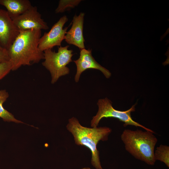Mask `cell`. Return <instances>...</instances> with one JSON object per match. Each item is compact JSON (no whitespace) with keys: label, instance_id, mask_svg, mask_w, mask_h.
<instances>
[{"label":"cell","instance_id":"obj_1","mask_svg":"<svg viewBox=\"0 0 169 169\" xmlns=\"http://www.w3.org/2000/svg\"><path fill=\"white\" fill-rule=\"evenodd\" d=\"M41 30L31 29L20 31L7 50L12 65V70L22 66L38 63L44 59V52L38 48Z\"/></svg>","mask_w":169,"mask_h":169},{"label":"cell","instance_id":"obj_2","mask_svg":"<svg viewBox=\"0 0 169 169\" xmlns=\"http://www.w3.org/2000/svg\"><path fill=\"white\" fill-rule=\"evenodd\" d=\"M66 128L73 135L75 143L88 148L91 153V163L96 169H103L100 161L97 145L100 141H107L112 130L107 127L89 128L82 125L78 120L72 117L69 120Z\"/></svg>","mask_w":169,"mask_h":169},{"label":"cell","instance_id":"obj_3","mask_svg":"<svg viewBox=\"0 0 169 169\" xmlns=\"http://www.w3.org/2000/svg\"><path fill=\"white\" fill-rule=\"evenodd\" d=\"M154 132L140 129H125L120 138L125 150L134 158L153 166L156 162L154 153L157 139Z\"/></svg>","mask_w":169,"mask_h":169},{"label":"cell","instance_id":"obj_4","mask_svg":"<svg viewBox=\"0 0 169 169\" xmlns=\"http://www.w3.org/2000/svg\"><path fill=\"white\" fill-rule=\"evenodd\" d=\"M69 45L58 47L57 52L52 49L44 51V61L43 65L49 70L51 75V83H55L61 77L69 73L70 70L67 65L72 62L74 55L72 50H69Z\"/></svg>","mask_w":169,"mask_h":169},{"label":"cell","instance_id":"obj_5","mask_svg":"<svg viewBox=\"0 0 169 169\" xmlns=\"http://www.w3.org/2000/svg\"><path fill=\"white\" fill-rule=\"evenodd\" d=\"M97 105L98 107V110L95 115L93 117L91 120V126L92 127H97L100 121L102 118L112 117L117 119L123 122L125 127L128 125H133L141 127L145 131L154 132L152 130L140 124L132 119L131 113L135 111V105L126 111H120L114 108L111 101L106 97L99 100Z\"/></svg>","mask_w":169,"mask_h":169},{"label":"cell","instance_id":"obj_6","mask_svg":"<svg viewBox=\"0 0 169 169\" xmlns=\"http://www.w3.org/2000/svg\"><path fill=\"white\" fill-rule=\"evenodd\" d=\"M68 18L65 16L61 17L52 27L49 31L45 33L40 37L38 48L42 51L52 49L55 46H60L62 41L65 39L68 27L63 28Z\"/></svg>","mask_w":169,"mask_h":169},{"label":"cell","instance_id":"obj_7","mask_svg":"<svg viewBox=\"0 0 169 169\" xmlns=\"http://www.w3.org/2000/svg\"><path fill=\"white\" fill-rule=\"evenodd\" d=\"M20 31L31 29L47 30L49 27L41 18L36 6H32L21 15L13 19Z\"/></svg>","mask_w":169,"mask_h":169},{"label":"cell","instance_id":"obj_8","mask_svg":"<svg viewBox=\"0 0 169 169\" xmlns=\"http://www.w3.org/2000/svg\"><path fill=\"white\" fill-rule=\"evenodd\" d=\"M92 50L85 48L80 50V56L77 60H74L76 66V72L74 80L78 82L81 74L85 70L94 69L100 71L106 78H109L111 73L107 69L101 66L95 59L92 54Z\"/></svg>","mask_w":169,"mask_h":169},{"label":"cell","instance_id":"obj_9","mask_svg":"<svg viewBox=\"0 0 169 169\" xmlns=\"http://www.w3.org/2000/svg\"><path fill=\"white\" fill-rule=\"evenodd\" d=\"M19 32L7 11L0 9V45L8 50Z\"/></svg>","mask_w":169,"mask_h":169},{"label":"cell","instance_id":"obj_10","mask_svg":"<svg viewBox=\"0 0 169 169\" xmlns=\"http://www.w3.org/2000/svg\"><path fill=\"white\" fill-rule=\"evenodd\" d=\"M84 15L83 13H80L78 16L74 15L72 27L65 36V41L68 44L75 45L80 50L85 48V40L83 35Z\"/></svg>","mask_w":169,"mask_h":169},{"label":"cell","instance_id":"obj_11","mask_svg":"<svg viewBox=\"0 0 169 169\" xmlns=\"http://www.w3.org/2000/svg\"><path fill=\"white\" fill-rule=\"evenodd\" d=\"M0 4L6 8L12 20L23 13L32 6L28 0H0Z\"/></svg>","mask_w":169,"mask_h":169},{"label":"cell","instance_id":"obj_12","mask_svg":"<svg viewBox=\"0 0 169 169\" xmlns=\"http://www.w3.org/2000/svg\"><path fill=\"white\" fill-rule=\"evenodd\" d=\"M8 97L9 94L6 90H0V118L6 121L13 122L18 123H23L16 119L12 114L3 107V104Z\"/></svg>","mask_w":169,"mask_h":169},{"label":"cell","instance_id":"obj_13","mask_svg":"<svg viewBox=\"0 0 169 169\" xmlns=\"http://www.w3.org/2000/svg\"><path fill=\"white\" fill-rule=\"evenodd\" d=\"M154 158L157 160L163 162L169 167V146L167 145H161L154 150Z\"/></svg>","mask_w":169,"mask_h":169},{"label":"cell","instance_id":"obj_14","mask_svg":"<svg viewBox=\"0 0 169 169\" xmlns=\"http://www.w3.org/2000/svg\"><path fill=\"white\" fill-rule=\"evenodd\" d=\"M81 0H60L57 8L55 10L56 13H62L71 8L77 6Z\"/></svg>","mask_w":169,"mask_h":169},{"label":"cell","instance_id":"obj_15","mask_svg":"<svg viewBox=\"0 0 169 169\" xmlns=\"http://www.w3.org/2000/svg\"><path fill=\"white\" fill-rule=\"evenodd\" d=\"M12 70V65L10 61L0 63V80Z\"/></svg>","mask_w":169,"mask_h":169},{"label":"cell","instance_id":"obj_16","mask_svg":"<svg viewBox=\"0 0 169 169\" xmlns=\"http://www.w3.org/2000/svg\"><path fill=\"white\" fill-rule=\"evenodd\" d=\"M10 61V58L7 49L0 45V63Z\"/></svg>","mask_w":169,"mask_h":169},{"label":"cell","instance_id":"obj_17","mask_svg":"<svg viewBox=\"0 0 169 169\" xmlns=\"http://www.w3.org/2000/svg\"><path fill=\"white\" fill-rule=\"evenodd\" d=\"M81 169H91L89 167H84Z\"/></svg>","mask_w":169,"mask_h":169},{"label":"cell","instance_id":"obj_18","mask_svg":"<svg viewBox=\"0 0 169 169\" xmlns=\"http://www.w3.org/2000/svg\"></svg>","mask_w":169,"mask_h":169}]
</instances>
